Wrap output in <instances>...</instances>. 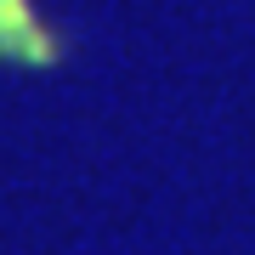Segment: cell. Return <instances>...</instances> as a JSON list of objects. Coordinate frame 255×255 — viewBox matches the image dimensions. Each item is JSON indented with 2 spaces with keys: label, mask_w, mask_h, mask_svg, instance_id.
I'll return each mask as SVG.
<instances>
[{
  "label": "cell",
  "mask_w": 255,
  "mask_h": 255,
  "mask_svg": "<svg viewBox=\"0 0 255 255\" xmlns=\"http://www.w3.org/2000/svg\"><path fill=\"white\" fill-rule=\"evenodd\" d=\"M57 34L34 17L28 0H0V57L6 63H23V68H51L57 63Z\"/></svg>",
  "instance_id": "cell-1"
}]
</instances>
